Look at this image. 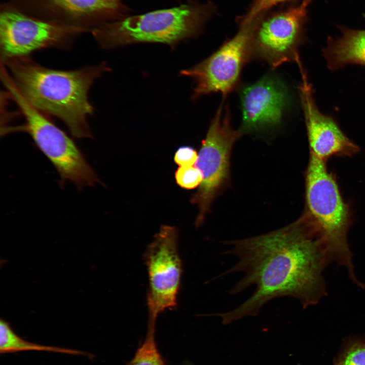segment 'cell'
<instances>
[{
	"label": "cell",
	"mask_w": 365,
	"mask_h": 365,
	"mask_svg": "<svg viewBox=\"0 0 365 365\" xmlns=\"http://www.w3.org/2000/svg\"><path fill=\"white\" fill-rule=\"evenodd\" d=\"M198 157L194 149L190 147H182L175 152L174 160L179 166H189L195 164Z\"/></svg>",
	"instance_id": "cell-20"
},
{
	"label": "cell",
	"mask_w": 365,
	"mask_h": 365,
	"mask_svg": "<svg viewBox=\"0 0 365 365\" xmlns=\"http://www.w3.org/2000/svg\"><path fill=\"white\" fill-rule=\"evenodd\" d=\"M241 131L279 124L288 110L290 95L287 86L276 76L267 75L242 88L240 94Z\"/></svg>",
	"instance_id": "cell-12"
},
{
	"label": "cell",
	"mask_w": 365,
	"mask_h": 365,
	"mask_svg": "<svg viewBox=\"0 0 365 365\" xmlns=\"http://www.w3.org/2000/svg\"><path fill=\"white\" fill-rule=\"evenodd\" d=\"M334 365H365V341H350L337 357Z\"/></svg>",
	"instance_id": "cell-17"
},
{
	"label": "cell",
	"mask_w": 365,
	"mask_h": 365,
	"mask_svg": "<svg viewBox=\"0 0 365 365\" xmlns=\"http://www.w3.org/2000/svg\"><path fill=\"white\" fill-rule=\"evenodd\" d=\"M304 1L306 2L308 4H309L312 0H304Z\"/></svg>",
	"instance_id": "cell-21"
},
{
	"label": "cell",
	"mask_w": 365,
	"mask_h": 365,
	"mask_svg": "<svg viewBox=\"0 0 365 365\" xmlns=\"http://www.w3.org/2000/svg\"><path fill=\"white\" fill-rule=\"evenodd\" d=\"M177 184L182 188L192 189L200 186L203 176L196 166H179L175 173Z\"/></svg>",
	"instance_id": "cell-18"
},
{
	"label": "cell",
	"mask_w": 365,
	"mask_h": 365,
	"mask_svg": "<svg viewBox=\"0 0 365 365\" xmlns=\"http://www.w3.org/2000/svg\"><path fill=\"white\" fill-rule=\"evenodd\" d=\"M2 82L9 97L17 105L25 123L18 130L28 133L57 171L60 184L69 181L79 189L100 183L98 175L74 141L17 90L10 78Z\"/></svg>",
	"instance_id": "cell-5"
},
{
	"label": "cell",
	"mask_w": 365,
	"mask_h": 365,
	"mask_svg": "<svg viewBox=\"0 0 365 365\" xmlns=\"http://www.w3.org/2000/svg\"><path fill=\"white\" fill-rule=\"evenodd\" d=\"M289 1L291 0H254L248 12L242 19L240 25L249 24L265 11L279 3Z\"/></svg>",
	"instance_id": "cell-19"
},
{
	"label": "cell",
	"mask_w": 365,
	"mask_h": 365,
	"mask_svg": "<svg viewBox=\"0 0 365 365\" xmlns=\"http://www.w3.org/2000/svg\"><path fill=\"white\" fill-rule=\"evenodd\" d=\"M309 4L274 13L259 20L256 18L251 38L252 57L258 58L276 68L286 62L302 64L299 47L303 25Z\"/></svg>",
	"instance_id": "cell-10"
},
{
	"label": "cell",
	"mask_w": 365,
	"mask_h": 365,
	"mask_svg": "<svg viewBox=\"0 0 365 365\" xmlns=\"http://www.w3.org/2000/svg\"><path fill=\"white\" fill-rule=\"evenodd\" d=\"M1 65L31 106L44 115L59 119L74 137H92L88 118L94 108L88 94L97 79L109 71L105 62L60 70L45 67L25 56L8 60Z\"/></svg>",
	"instance_id": "cell-2"
},
{
	"label": "cell",
	"mask_w": 365,
	"mask_h": 365,
	"mask_svg": "<svg viewBox=\"0 0 365 365\" xmlns=\"http://www.w3.org/2000/svg\"><path fill=\"white\" fill-rule=\"evenodd\" d=\"M341 30V36L330 39L323 50L329 69L334 70L347 64L365 66V30Z\"/></svg>",
	"instance_id": "cell-14"
},
{
	"label": "cell",
	"mask_w": 365,
	"mask_h": 365,
	"mask_svg": "<svg viewBox=\"0 0 365 365\" xmlns=\"http://www.w3.org/2000/svg\"><path fill=\"white\" fill-rule=\"evenodd\" d=\"M44 351L72 355H87L81 351L31 343L18 336L9 323L0 321V353H14L22 351Z\"/></svg>",
	"instance_id": "cell-15"
},
{
	"label": "cell",
	"mask_w": 365,
	"mask_h": 365,
	"mask_svg": "<svg viewBox=\"0 0 365 365\" xmlns=\"http://www.w3.org/2000/svg\"><path fill=\"white\" fill-rule=\"evenodd\" d=\"M225 251L238 258L222 276L243 272L231 295L255 285L253 294L237 308L217 315L224 325L258 315L274 299L290 297L303 308L316 304L326 291L322 272L332 262L328 245L305 212L295 222L271 232L226 241Z\"/></svg>",
	"instance_id": "cell-1"
},
{
	"label": "cell",
	"mask_w": 365,
	"mask_h": 365,
	"mask_svg": "<svg viewBox=\"0 0 365 365\" xmlns=\"http://www.w3.org/2000/svg\"><path fill=\"white\" fill-rule=\"evenodd\" d=\"M230 117L227 105L221 103L202 142L195 164L203 176L199 188L191 200L198 207V225L203 221L212 201L227 180L231 150L242 134L241 130L233 128Z\"/></svg>",
	"instance_id": "cell-7"
},
{
	"label": "cell",
	"mask_w": 365,
	"mask_h": 365,
	"mask_svg": "<svg viewBox=\"0 0 365 365\" xmlns=\"http://www.w3.org/2000/svg\"><path fill=\"white\" fill-rule=\"evenodd\" d=\"M255 22L256 19L241 25L234 36L210 56L180 71L182 76L195 82L194 99L217 92L225 97L236 88L244 65L252 58L251 38Z\"/></svg>",
	"instance_id": "cell-8"
},
{
	"label": "cell",
	"mask_w": 365,
	"mask_h": 365,
	"mask_svg": "<svg viewBox=\"0 0 365 365\" xmlns=\"http://www.w3.org/2000/svg\"><path fill=\"white\" fill-rule=\"evenodd\" d=\"M301 75L299 91L311 154L326 161L333 156H351L357 153L358 146L345 135L334 119L319 111L305 72Z\"/></svg>",
	"instance_id": "cell-13"
},
{
	"label": "cell",
	"mask_w": 365,
	"mask_h": 365,
	"mask_svg": "<svg viewBox=\"0 0 365 365\" xmlns=\"http://www.w3.org/2000/svg\"><path fill=\"white\" fill-rule=\"evenodd\" d=\"M90 32L29 16L8 2L3 3L0 6L1 63L29 56L43 49H68L78 36Z\"/></svg>",
	"instance_id": "cell-6"
},
{
	"label": "cell",
	"mask_w": 365,
	"mask_h": 365,
	"mask_svg": "<svg viewBox=\"0 0 365 365\" xmlns=\"http://www.w3.org/2000/svg\"><path fill=\"white\" fill-rule=\"evenodd\" d=\"M177 238L175 227L163 225L146 249L149 320L156 321L159 314L177 305L182 274Z\"/></svg>",
	"instance_id": "cell-9"
},
{
	"label": "cell",
	"mask_w": 365,
	"mask_h": 365,
	"mask_svg": "<svg viewBox=\"0 0 365 365\" xmlns=\"http://www.w3.org/2000/svg\"><path fill=\"white\" fill-rule=\"evenodd\" d=\"M210 12L207 5L190 2L170 9L122 17L94 28L90 33L104 49L138 43L174 47L198 35Z\"/></svg>",
	"instance_id": "cell-3"
},
{
	"label": "cell",
	"mask_w": 365,
	"mask_h": 365,
	"mask_svg": "<svg viewBox=\"0 0 365 365\" xmlns=\"http://www.w3.org/2000/svg\"><path fill=\"white\" fill-rule=\"evenodd\" d=\"M13 7L29 16L92 30L123 17L122 0H10Z\"/></svg>",
	"instance_id": "cell-11"
},
{
	"label": "cell",
	"mask_w": 365,
	"mask_h": 365,
	"mask_svg": "<svg viewBox=\"0 0 365 365\" xmlns=\"http://www.w3.org/2000/svg\"><path fill=\"white\" fill-rule=\"evenodd\" d=\"M155 326L156 322L148 321L145 340L127 365H167L157 347Z\"/></svg>",
	"instance_id": "cell-16"
},
{
	"label": "cell",
	"mask_w": 365,
	"mask_h": 365,
	"mask_svg": "<svg viewBox=\"0 0 365 365\" xmlns=\"http://www.w3.org/2000/svg\"><path fill=\"white\" fill-rule=\"evenodd\" d=\"M306 212L326 241L332 261L345 266L350 278L361 287L356 277L347 235L351 224L349 208L344 201L325 161L311 154L306 174Z\"/></svg>",
	"instance_id": "cell-4"
}]
</instances>
